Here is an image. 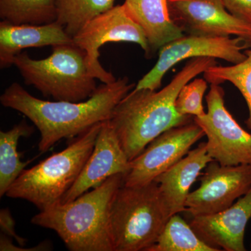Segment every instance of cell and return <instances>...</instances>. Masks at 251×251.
<instances>
[{
	"label": "cell",
	"mask_w": 251,
	"mask_h": 251,
	"mask_svg": "<svg viewBox=\"0 0 251 251\" xmlns=\"http://www.w3.org/2000/svg\"><path fill=\"white\" fill-rule=\"evenodd\" d=\"M73 41L85 52L89 72L105 84L112 83L117 78L105 70L99 62V50L104 44L133 43L141 47L148 58L152 56L145 31L130 17L123 4L114 6L91 20L73 36Z\"/></svg>",
	"instance_id": "cell-7"
},
{
	"label": "cell",
	"mask_w": 251,
	"mask_h": 251,
	"mask_svg": "<svg viewBox=\"0 0 251 251\" xmlns=\"http://www.w3.org/2000/svg\"><path fill=\"white\" fill-rule=\"evenodd\" d=\"M206 89L207 81L205 79L196 78L186 84L175 100L178 113L193 117L205 116L206 112H204L202 100Z\"/></svg>",
	"instance_id": "cell-23"
},
{
	"label": "cell",
	"mask_w": 251,
	"mask_h": 251,
	"mask_svg": "<svg viewBox=\"0 0 251 251\" xmlns=\"http://www.w3.org/2000/svg\"><path fill=\"white\" fill-rule=\"evenodd\" d=\"M221 1L231 14L251 25V0H221Z\"/></svg>",
	"instance_id": "cell-24"
},
{
	"label": "cell",
	"mask_w": 251,
	"mask_h": 251,
	"mask_svg": "<svg viewBox=\"0 0 251 251\" xmlns=\"http://www.w3.org/2000/svg\"><path fill=\"white\" fill-rule=\"evenodd\" d=\"M102 123L79 135L65 150L23 171L6 196L27 201L40 211L62 201L93 151Z\"/></svg>",
	"instance_id": "cell-4"
},
{
	"label": "cell",
	"mask_w": 251,
	"mask_h": 251,
	"mask_svg": "<svg viewBox=\"0 0 251 251\" xmlns=\"http://www.w3.org/2000/svg\"><path fill=\"white\" fill-rule=\"evenodd\" d=\"M224 97L220 85L211 84L206 97V115L193 120L207 138L206 150L214 161L223 166L251 165V133L226 108Z\"/></svg>",
	"instance_id": "cell-8"
},
{
	"label": "cell",
	"mask_w": 251,
	"mask_h": 251,
	"mask_svg": "<svg viewBox=\"0 0 251 251\" xmlns=\"http://www.w3.org/2000/svg\"><path fill=\"white\" fill-rule=\"evenodd\" d=\"M171 217L156 181L143 186L122 185L110 214L115 251H148Z\"/></svg>",
	"instance_id": "cell-5"
},
{
	"label": "cell",
	"mask_w": 251,
	"mask_h": 251,
	"mask_svg": "<svg viewBox=\"0 0 251 251\" xmlns=\"http://www.w3.org/2000/svg\"><path fill=\"white\" fill-rule=\"evenodd\" d=\"M214 65L215 59H191L164 88L133 89L118 103L109 121L130 161L158 135L193 121L194 117L178 113L175 100L186 84Z\"/></svg>",
	"instance_id": "cell-2"
},
{
	"label": "cell",
	"mask_w": 251,
	"mask_h": 251,
	"mask_svg": "<svg viewBox=\"0 0 251 251\" xmlns=\"http://www.w3.org/2000/svg\"><path fill=\"white\" fill-rule=\"evenodd\" d=\"M73 37L57 21L49 24L16 25L0 23V68L14 65L15 57L23 49L73 44Z\"/></svg>",
	"instance_id": "cell-15"
},
{
	"label": "cell",
	"mask_w": 251,
	"mask_h": 251,
	"mask_svg": "<svg viewBox=\"0 0 251 251\" xmlns=\"http://www.w3.org/2000/svg\"><path fill=\"white\" fill-rule=\"evenodd\" d=\"M14 65L26 85L55 100L83 101L98 87L89 72L85 52L74 43L54 46L50 55L42 59L21 52L15 57Z\"/></svg>",
	"instance_id": "cell-6"
},
{
	"label": "cell",
	"mask_w": 251,
	"mask_h": 251,
	"mask_svg": "<svg viewBox=\"0 0 251 251\" xmlns=\"http://www.w3.org/2000/svg\"><path fill=\"white\" fill-rule=\"evenodd\" d=\"M57 0H0V18L16 25H44L57 20Z\"/></svg>",
	"instance_id": "cell-19"
},
{
	"label": "cell",
	"mask_w": 251,
	"mask_h": 251,
	"mask_svg": "<svg viewBox=\"0 0 251 251\" xmlns=\"http://www.w3.org/2000/svg\"><path fill=\"white\" fill-rule=\"evenodd\" d=\"M0 227L1 232L5 235L10 238H14L20 247H23L25 245L26 240L16 234L15 230V221L9 209H1L0 211Z\"/></svg>",
	"instance_id": "cell-25"
},
{
	"label": "cell",
	"mask_w": 251,
	"mask_h": 251,
	"mask_svg": "<svg viewBox=\"0 0 251 251\" xmlns=\"http://www.w3.org/2000/svg\"><path fill=\"white\" fill-rule=\"evenodd\" d=\"M130 169V160L122 148L110 121L103 122L93 151L74 186L61 202L74 201L91 188H94L113 175H126Z\"/></svg>",
	"instance_id": "cell-13"
},
{
	"label": "cell",
	"mask_w": 251,
	"mask_h": 251,
	"mask_svg": "<svg viewBox=\"0 0 251 251\" xmlns=\"http://www.w3.org/2000/svg\"><path fill=\"white\" fill-rule=\"evenodd\" d=\"M114 2L115 0H57L56 21L73 37L91 20L112 9Z\"/></svg>",
	"instance_id": "cell-21"
},
{
	"label": "cell",
	"mask_w": 251,
	"mask_h": 251,
	"mask_svg": "<svg viewBox=\"0 0 251 251\" xmlns=\"http://www.w3.org/2000/svg\"><path fill=\"white\" fill-rule=\"evenodd\" d=\"M250 47L251 41L240 37L192 34L181 36L160 49L154 67L138 81L134 89L158 90L168 71L184 59L208 57L224 59L232 64H238L247 57L244 50Z\"/></svg>",
	"instance_id": "cell-9"
},
{
	"label": "cell",
	"mask_w": 251,
	"mask_h": 251,
	"mask_svg": "<svg viewBox=\"0 0 251 251\" xmlns=\"http://www.w3.org/2000/svg\"><path fill=\"white\" fill-rule=\"evenodd\" d=\"M148 251H219L193 230L179 214L172 216L156 243Z\"/></svg>",
	"instance_id": "cell-20"
},
{
	"label": "cell",
	"mask_w": 251,
	"mask_h": 251,
	"mask_svg": "<svg viewBox=\"0 0 251 251\" xmlns=\"http://www.w3.org/2000/svg\"><path fill=\"white\" fill-rule=\"evenodd\" d=\"M213 161L208 154L206 143H201L154 179L171 216L186 210L191 186L201 171Z\"/></svg>",
	"instance_id": "cell-16"
},
{
	"label": "cell",
	"mask_w": 251,
	"mask_h": 251,
	"mask_svg": "<svg viewBox=\"0 0 251 251\" xmlns=\"http://www.w3.org/2000/svg\"><path fill=\"white\" fill-rule=\"evenodd\" d=\"M125 175L110 176L70 202L55 203L33 216L35 226L54 231L72 251H115L110 214Z\"/></svg>",
	"instance_id": "cell-3"
},
{
	"label": "cell",
	"mask_w": 251,
	"mask_h": 251,
	"mask_svg": "<svg viewBox=\"0 0 251 251\" xmlns=\"http://www.w3.org/2000/svg\"><path fill=\"white\" fill-rule=\"evenodd\" d=\"M204 135L202 128L194 120L166 130L130 161L129 171L125 175L124 185L138 186L152 182L184 158Z\"/></svg>",
	"instance_id": "cell-10"
},
{
	"label": "cell",
	"mask_w": 251,
	"mask_h": 251,
	"mask_svg": "<svg viewBox=\"0 0 251 251\" xmlns=\"http://www.w3.org/2000/svg\"><path fill=\"white\" fill-rule=\"evenodd\" d=\"M251 219V188L224 210L193 216L190 226L201 239L219 251H245L246 227Z\"/></svg>",
	"instance_id": "cell-14"
},
{
	"label": "cell",
	"mask_w": 251,
	"mask_h": 251,
	"mask_svg": "<svg viewBox=\"0 0 251 251\" xmlns=\"http://www.w3.org/2000/svg\"><path fill=\"white\" fill-rule=\"evenodd\" d=\"M34 131V127L22 121L7 131L0 132V197L6 196L13 183L32 161H21L17 148L20 138L30 136Z\"/></svg>",
	"instance_id": "cell-18"
},
{
	"label": "cell",
	"mask_w": 251,
	"mask_h": 251,
	"mask_svg": "<svg viewBox=\"0 0 251 251\" xmlns=\"http://www.w3.org/2000/svg\"><path fill=\"white\" fill-rule=\"evenodd\" d=\"M244 53L247 57L242 62L231 66H212L203 74L209 83L221 85L229 82L240 92L249 109L246 125L251 131V50H246Z\"/></svg>",
	"instance_id": "cell-22"
},
{
	"label": "cell",
	"mask_w": 251,
	"mask_h": 251,
	"mask_svg": "<svg viewBox=\"0 0 251 251\" xmlns=\"http://www.w3.org/2000/svg\"></svg>",
	"instance_id": "cell-26"
},
{
	"label": "cell",
	"mask_w": 251,
	"mask_h": 251,
	"mask_svg": "<svg viewBox=\"0 0 251 251\" xmlns=\"http://www.w3.org/2000/svg\"><path fill=\"white\" fill-rule=\"evenodd\" d=\"M168 6L172 19L188 34L251 41V25L231 14L221 0H168Z\"/></svg>",
	"instance_id": "cell-12"
},
{
	"label": "cell",
	"mask_w": 251,
	"mask_h": 251,
	"mask_svg": "<svg viewBox=\"0 0 251 251\" xmlns=\"http://www.w3.org/2000/svg\"><path fill=\"white\" fill-rule=\"evenodd\" d=\"M127 77L97 87L92 97L80 102L41 100L14 82L5 90L0 102L27 117L40 132L39 150L46 152L59 140L85 133L111 119L114 109L134 89Z\"/></svg>",
	"instance_id": "cell-1"
},
{
	"label": "cell",
	"mask_w": 251,
	"mask_h": 251,
	"mask_svg": "<svg viewBox=\"0 0 251 251\" xmlns=\"http://www.w3.org/2000/svg\"><path fill=\"white\" fill-rule=\"evenodd\" d=\"M123 5L143 28L152 55L168 43L184 35L172 19L168 0H125Z\"/></svg>",
	"instance_id": "cell-17"
},
{
	"label": "cell",
	"mask_w": 251,
	"mask_h": 251,
	"mask_svg": "<svg viewBox=\"0 0 251 251\" xmlns=\"http://www.w3.org/2000/svg\"><path fill=\"white\" fill-rule=\"evenodd\" d=\"M251 188V165L223 166L210 162L201 186L188 195L186 212L191 216L210 215L227 209Z\"/></svg>",
	"instance_id": "cell-11"
}]
</instances>
